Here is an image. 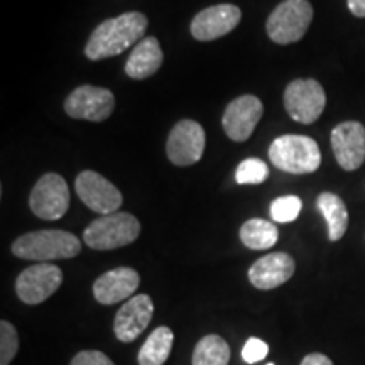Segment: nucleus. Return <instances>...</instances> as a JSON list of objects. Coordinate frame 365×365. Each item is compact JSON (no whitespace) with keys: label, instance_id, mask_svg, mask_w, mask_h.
<instances>
[{"label":"nucleus","instance_id":"f257e3e1","mask_svg":"<svg viewBox=\"0 0 365 365\" xmlns=\"http://www.w3.org/2000/svg\"><path fill=\"white\" fill-rule=\"evenodd\" d=\"M148 29V17L143 12H125L122 16L107 19L100 24L86 43L85 54L91 61H100L117 54L135 43H140Z\"/></svg>","mask_w":365,"mask_h":365},{"label":"nucleus","instance_id":"f03ea898","mask_svg":"<svg viewBox=\"0 0 365 365\" xmlns=\"http://www.w3.org/2000/svg\"><path fill=\"white\" fill-rule=\"evenodd\" d=\"M81 252V242L65 230H38L21 235L12 244V254L19 259L51 262L71 259Z\"/></svg>","mask_w":365,"mask_h":365},{"label":"nucleus","instance_id":"7ed1b4c3","mask_svg":"<svg viewBox=\"0 0 365 365\" xmlns=\"http://www.w3.org/2000/svg\"><path fill=\"white\" fill-rule=\"evenodd\" d=\"M269 159L277 170L291 175H308L319 168L322 153L312 137L287 134L277 137L271 144Z\"/></svg>","mask_w":365,"mask_h":365},{"label":"nucleus","instance_id":"20e7f679","mask_svg":"<svg viewBox=\"0 0 365 365\" xmlns=\"http://www.w3.org/2000/svg\"><path fill=\"white\" fill-rule=\"evenodd\" d=\"M140 223L134 215L115 212L93 220L83 232V240L93 250H113L135 242Z\"/></svg>","mask_w":365,"mask_h":365},{"label":"nucleus","instance_id":"39448f33","mask_svg":"<svg viewBox=\"0 0 365 365\" xmlns=\"http://www.w3.org/2000/svg\"><path fill=\"white\" fill-rule=\"evenodd\" d=\"M313 21V6L308 0H284L269 16L266 29L277 44H291L307 34Z\"/></svg>","mask_w":365,"mask_h":365},{"label":"nucleus","instance_id":"423d86ee","mask_svg":"<svg viewBox=\"0 0 365 365\" xmlns=\"http://www.w3.org/2000/svg\"><path fill=\"white\" fill-rule=\"evenodd\" d=\"M327 105V95L323 86L313 78H299L291 81L284 91L286 112L299 124L317 122Z\"/></svg>","mask_w":365,"mask_h":365},{"label":"nucleus","instance_id":"0eeeda50","mask_svg":"<svg viewBox=\"0 0 365 365\" xmlns=\"http://www.w3.org/2000/svg\"><path fill=\"white\" fill-rule=\"evenodd\" d=\"M29 207L43 220H59L70 208V188L56 173L41 176L29 196Z\"/></svg>","mask_w":365,"mask_h":365},{"label":"nucleus","instance_id":"6e6552de","mask_svg":"<svg viewBox=\"0 0 365 365\" xmlns=\"http://www.w3.org/2000/svg\"><path fill=\"white\" fill-rule=\"evenodd\" d=\"M61 282V269L54 264L39 262L19 274L16 281V293L22 303L41 304L56 293Z\"/></svg>","mask_w":365,"mask_h":365},{"label":"nucleus","instance_id":"1a4fd4ad","mask_svg":"<svg viewBox=\"0 0 365 365\" xmlns=\"http://www.w3.org/2000/svg\"><path fill=\"white\" fill-rule=\"evenodd\" d=\"M115 108V97L108 88L83 85L68 95L65 112L71 118L90 122H103L112 115Z\"/></svg>","mask_w":365,"mask_h":365},{"label":"nucleus","instance_id":"9d476101","mask_svg":"<svg viewBox=\"0 0 365 365\" xmlns=\"http://www.w3.org/2000/svg\"><path fill=\"white\" fill-rule=\"evenodd\" d=\"M76 193L91 212L110 215L122 207V193L107 178L95 171H81L75 181Z\"/></svg>","mask_w":365,"mask_h":365},{"label":"nucleus","instance_id":"9b49d317","mask_svg":"<svg viewBox=\"0 0 365 365\" xmlns=\"http://www.w3.org/2000/svg\"><path fill=\"white\" fill-rule=\"evenodd\" d=\"M205 143H207V137H205L203 127L198 122L185 118L178 122L170 132L166 154L176 166H191L202 159Z\"/></svg>","mask_w":365,"mask_h":365},{"label":"nucleus","instance_id":"f8f14e48","mask_svg":"<svg viewBox=\"0 0 365 365\" xmlns=\"http://www.w3.org/2000/svg\"><path fill=\"white\" fill-rule=\"evenodd\" d=\"M264 113V105L254 95H242L228 103L222 117L223 130L228 139L235 143H245L259 124Z\"/></svg>","mask_w":365,"mask_h":365},{"label":"nucleus","instance_id":"ddd939ff","mask_svg":"<svg viewBox=\"0 0 365 365\" xmlns=\"http://www.w3.org/2000/svg\"><path fill=\"white\" fill-rule=\"evenodd\" d=\"M331 148L345 171H355L365 161V127L360 122H341L331 130Z\"/></svg>","mask_w":365,"mask_h":365},{"label":"nucleus","instance_id":"4468645a","mask_svg":"<svg viewBox=\"0 0 365 365\" xmlns=\"http://www.w3.org/2000/svg\"><path fill=\"white\" fill-rule=\"evenodd\" d=\"M242 19V12L232 4H218L203 9L191 21V34L196 41H215L235 29Z\"/></svg>","mask_w":365,"mask_h":365},{"label":"nucleus","instance_id":"2eb2a0df","mask_svg":"<svg viewBox=\"0 0 365 365\" xmlns=\"http://www.w3.org/2000/svg\"><path fill=\"white\" fill-rule=\"evenodd\" d=\"M154 303L149 294H137L127 299V303L118 309L113 319V331L115 336L124 344L134 341L153 319Z\"/></svg>","mask_w":365,"mask_h":365},{"label":"nucleus","instance_id":"dca6fc26","mask_svg":"<svg viewBox=\"0 0 365 365\" xmlns=\"http://www.w3.org/2000/svg\"><path fill=\"white\" fill-rule=\"evenodd\" d=\"M294 259L286 252H272L255 261L249 269L250 284L257 289L269 291L279 287L293 277Z\"/></svg>","mask_w":365,"mask_h":365},{"label":"nucleus","instance_id":"f3484780","mask_svg":"<svg viewBox=\"0 0 365 365\" xmlns=\"http://www.w3.org/2000/svg\"><path fill=\"white\" fill-rule=\"evenodd\" d=\"M140 284V276L132 267H117L102 274L93 282V296L100 304H115L130 299Z\"/></svg>","mask_w":365,"mask_h":365},{"label":"nucleus","instance_id":"a211bd4d","mask_svg":"<svg viewBox=\"0 0 365 365\" xmlns=\"http://www.w3.org/2000/svg\"><path fill=\"white\" fill-rule=\"evenodd\" d=\"M163 49L156 38L149 36L132 49L125 63V73L134 80H145L153 76L163 65Z\"/></svg>","mask_w":365,"mask_h":365},{"label":"nucleus","instance_id":"6ab92c4d","mask_svg":"<svg viewBox=\"0 0 365 365\" xmlns=\"http://www.w3.org/2000/svg\"><path fill=\"white\" fill-rule=\"evenodd\" d=\"M175 333L171 328L159 327L148 336L144 345L140 346L137 362L139 365H163L170 359Z\"/></svg>","mask_w":365,"mask_h":365},{"label":"nucleus","instance_id":"aec40b11","mask_svg":"<svg viewBox=\"0 0 365 365\" xmlns=\"http://www.w3.org/2000/svg\"><path fill=\"white\" fill-rule=\"evenodd\" d=\"M318 210L328 225V239L331 242L340 240L349 227V212L340 196L333 193H322L318 196Z\"/></svg>","mask_w":365,"mask_h":365},{"label":"nucleus","instance_id":"412c9836","mask_svg":"<svg viewBox=\"0 0 365 365\" xmlns=\"http://www.w3.org/2000/svg\"><path fill=\"white\" fill-rule=\"evenodd\" d=\"M279 230L274 223L262 218H250L240 227V240L245 247L252 250H266L276 245Z\"/></svg>","mask_w":365,"mask_h":365},{"label":"nucleus","instance_id":"4be33fe9","mask_svg":"<svg viewBox=\"0 0 365 365\" xmlns=\"http://www.w3.org/2000/svg\"><path fill=\"white\" fill-rule=\"evenodd\" d=\"M230 346L220 335H207L193 350V365H228Z\"/></svg>","mask_w":365,"mask_h":365},{"label":"nucleus","instance_id":"5701e85b","mask_svg":"<svg viewBox=\"0 0 365 365\" xmlns=\"http://www.w3.org/2000/svg\"><path fill=\"white\" fill-rule=\"evenodd\" d=\"M267 178V164L257 158H249L242 161L235 171V181L239 185H261Z\"/></svg>","mask_w":365,"mask_h":365},{"label":"nucleus","instance_id":"b1692460","mask_svg":"<svg viewBox=\"0 0 365 365\" xmlns=\"http://www.w3.org/2000/svg\"><path fill=\"white\" fill-rule=\"evenodd\" d=\"M301 208H303V203H301L298 196H281V198H276L271 203V217L277 223H289L299 217Z\"/></svg>","mask_w":365,"mask_h":365},{"label":"nucleus","instance_id":"393cba45","mask_svg":"<svg viewBox=\"0 0 365 365\" xmlns=\"http://www.w3.org/2000/svg\"><path fill=\"white\" fill-rule=\"evenodd\" d=\"M19 350V335L12 323L0 322V365H9Z\"/></svg>","mask_w":365,"mask_h":365},{"label":"nucleus","instance_id":"a878e982","mask_svg":"<svg viewBox=\"0 0 365 365\" xmlns=\"http://www.w3.org/2000/svg\"><path fill=\"white\" fill-rule=\"evenodd\" d=\"M269 345L261 339H249L242 349V359L245 364H257L267 357Z\"/></svg>","mask_w":365,"mask_h":365},{"label":"nucleus","instance_id":"bb28decb","mask_svg":"<svg viewBox=\"0 0 365 365\" xmlns=\"http://www.w3.org/2000/svg\"><path fill=\"white\" fill-rule=\"evenodd\" d=\"M70 365H115L110 359L100 350H83L76 354Z\"/></svg>","mask_w":365,"mask_h":365},{"label":"nucleus","instance_id":"cd10ccee","mask_svg":"<svg viewBox=\"0 0 365 365\" xmlns=\"http://www.w3.org/2000/svg\"><path fill=\"white\" fill-rule=\"evenodd\" d=\"M299 365H333V362L323 354H309L301 360Z\"/></svg>","mask_w":365,"mask_h":365},{"label":"nucleus","instance_id":"c85d7f7f","mask_svg":"<svg viewBox=\"0 0 365 365\" xmlns=\"http://www.w3.org/2000/svg\"><path fill=\"white\" fill-rule=\"evenodd\" d=\"M346 4L355 17H365V0H346Z\"/></svg>","mask_w":365,"mask_h":365},{"label":"nucleus","instance_id":"c756f323","mask_svg":"<svg viewBox=\"0 0 365 365\" xmlns=\"http://www.w3.org/2000/svg\"><path fill=\"white\" fill-rule=\"evenodd\" d=\"M266 365H276V364H266Z\"/></svg>","mask_w":365,"mask_h":365}]
</instances>
